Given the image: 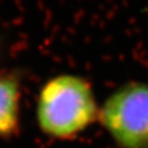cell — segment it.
<instances>
[{"instance_id": "1", "label": "cell", "mask_w": 148, "mask_h": 148, "mask_svg": "<svg viewBox=\"0 0 148 148\" xmlns=\"http://www.w3.org/2000/svg\"><path fill=\"white\" fill-rule=\"evenodd\" d=\"M99 117V106L89 80L77 74H58L41 86L36 100L37 127L45 136L71 141Z\"/></svg>"}, {"instance_id": "2", "label": "cell", "mask_w": 148, "mask_h": 148, "mask_svg": "<svg viewBox=\"0 0 148 148\" xmlns=\"http://www.w3.org/2000/svg\"><path fill=\"white\" fill-rule=\"evenodd\" d=\"M98 120L119 148H148V83L117 88L99 106Z\"/></svg>"}, {"instance_id": "3", "label": "cell", "mask_w": 148, "mask_h": 148, "mask_svg": "<svg viewBox=\"0 0 148 148\" xmlns=\"http://www.w3.org/2000/svg\"><path fill=\"white\" fill-rule=\"evenodd\" d=\"M21 80L14 73H0V138H11L20 130Z\"/></svg>"}]
</instances>
